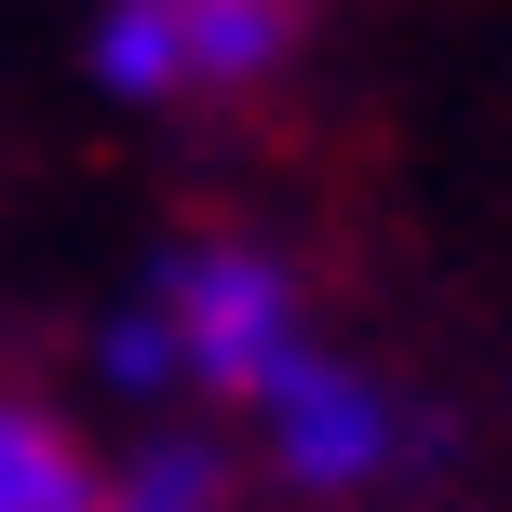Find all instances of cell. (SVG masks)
Returning <instances> with one entry per match:
<instances>
[{
	"instance_id": "1",
	"label": "cell",
	"mask_w": 512,
	"mask_h": 512,
	"mask_svg": "<svg viewBox=\"0 0 512 512\" xmlns=\"http://www.w3.org/2000/svg\"><path fill=\"white\" fill-rule=\"evenodd\" d=\"M176 351L189 364H203V378H270V364H283V283L270 270H256V256H189V270H176Z\"/></svg>"
},
{
	"instance_id": "2",
	"label": "cell",
	"mask_w": 512,
	"mask_h": 512,
	"mask_svg": "<svg viewBox=\"0 0 512 512\" xmlns=\"http://www.w3.org/2000/svg\"><path fill=\"white\" fill-rule=\"evenodd\" d=\"M256 391H270V418H283V459H297L310 486H351V472L378 459V405H364V391L337 378V364L283 351V364H270Z\"/></svg>"
},
{
	"instance_id": "3",
	"label": "cell",
	"mask_w": 512,
	"mask_h": 512,
	"mask_svg": "<svg viewBox=\"0 0 512 512\" xmlns=\"http://www.w3.org/2000/svg\"><path fill=\"white\" fill-rule=\"evenodd\" d=\"M0 512H108V472L81 459L68 418L0 405Z\"/></svg>"
},
{
	"instance_id": "4",
	"label": "cell",
	"mask_w": 512,
	"mask_h": 512,
	"mask_svg": "<svg viewBox=\"0 0 512 512\" xmlns=\"http://www.w3.org/2000/svg\"><path fill=\"white\" fill-rule=\"evenodd\" d=\"M283 41H297V0H176L189 81H256V68H283Z\"/></svg>"
},
{
	"instance_id": "5",
	"label": "cell",
	"mask_w": 512,
	"mask_h": 512,
	"mask_svg": "<svg viewBox=\"0 0 512 512\" xmlns=\"http://www.w3.org/2000/svg\"><path fill=\"white\" fill-rule=\"evenodd\" d=\"M95 68L122 95H189V54H176V0H108L95 27Z\"/></svg>"
},
{
	"instance_id": "6",
	"label": "cell",
	"mask_w": 512,
	"mask_h": 512,
	"mask_svg": "<svg viewBox=\"0 0 512 512\" xmlns=\"http://www.w3.org/2000/svg\"><path fill=\"white\" fill-rule=\"evenodd\" d=\"M108 512H203V459H162L149 486H122Z\"/></svg>"
}]
</instances>
